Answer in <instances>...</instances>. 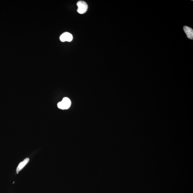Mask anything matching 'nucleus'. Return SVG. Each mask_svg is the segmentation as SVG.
<instances>
[{
  "label": "nucleus",
  "instance_id": "1",
  "mask_svg": "<svg viewBox=\"0 0 193 193\" xmlns=\"http://www.w3.org/2000/svg\"><path fill=\"white\" fill-rule=\"evenodd\" d=\"M71 104V101L70 99L65 97L62 101L58 103V107L62 110H66L70 108Z\"/></svg>",
  "mask_w": 193,
  "mask_h": 193
},
{
  "label": "nucleus",
  "instance_id": "2",
  "mask_svg": "<svg viewBox=\"0 0 193 193\" xmlns=\"http://www.w3.org/2000/svg\"><path fill=\"white\" fill-rule=\"evenodd\" d=\"M77 12L81 14H83L86 12L88 9V5L85 1H79L77 3Z\"/></svg>",
  "mask_w": 193,
  "mask_h": 193
},
{
  "label": "nucleus",
  "instance_id": "3",
  "mask_svg": "<svg viewBox=\"0 0 193 193\" xmlns=\"http://www.w3.org/2000/svg\"><path fill=\"white\" fill-rule=\"evenodd\" d=\"M73 36L71 34L68 32H65L62 34L60 37V39L62 42H70L72 40Z\"/></svg>",
  "mask_w": 193,
  "mask_h": 193
},
{
  "label": "nucleus",
  "instance_id": "4",
  "mask_svg": "<svg viewBox=\"0 0 193 193\" xmlns=\"http://www.w3.org/2000/svg\"><path fill=\"white\" fill-rule=\"evenodd\" d=\"M184 32H185L188 37L190 39H193V30L191 28L185 26L184 27Z\"/></svg>",
  "mask_w": 193,
  "mask_h": 193
},
{
  "label": "nucleus",
  "instance_id": "5",
  "mask_svg": "<svg viewBox=\"0 0 193 193\" xmlns=\"http://www.w3.org/2000/svg\"><path fill=\"white\" fill-rule=\"evenodd\" d=\"M29 160V159L27 158L24 159L22 162L20 163L18 166L17 170H16L17 173H18L20 170H21L25 167V166L28 163Z\"/></svg>",
  "mask_w": 193,
  "mask_h": 193
}]
</instances>
